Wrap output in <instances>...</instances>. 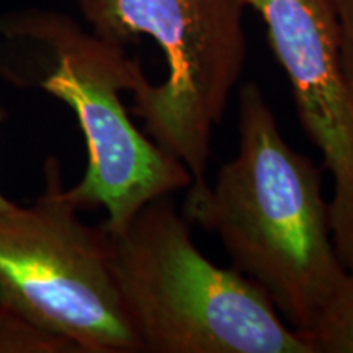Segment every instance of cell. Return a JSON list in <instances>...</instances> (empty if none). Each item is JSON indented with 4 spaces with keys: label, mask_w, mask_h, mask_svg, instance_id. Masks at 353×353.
Listing matches in <instances>:
<instances>
[{
    "label": "cell",
    "mask_w": 353,
    "mask_h": 353,
    "mask_svg": "<svg viewBox=\"0 0 353 353\" xmlns=\"http://www.w3.org/2000/svg\"><path fill=\"white\" fill-rule=\"evenodd\" d=\"M237 110V154L213 185H190L183 216L216 234L234 268L304 335L348 270L332 237L321 167L286 143L257 83H242Z\"/></svg>",
    "instance_id": "1"
},
{
    "label": "cell",
    "mask_w": 353,
    "mask_h": 353,
    "mask_svg": "<svg viewBox=\"0 0 353 353\" xmlns=\"http://www.w3.org/2000/svg\"><path fill=\"white\" fill-rule=\"evenodd\" d=\"M143 72L125 46L64 13L23 8L0 17V77L46 92L76 114L87 169L65 195L79 210L107 211V232L125 228L149 201L193 183L187 167L141 132L123 103L121 94Z\"/></svg>",
    "instance_id": "2"
},
{
    "label": "cell",
    "mask_w": 353,
    "mask_h": 353,
    "mask_svg": "<svg viewBox=\"0 0 353 353\" xmlns=\"http://www.w3.org/2000/svg\"><path fill=\"white\" fill-rule=\"evenodd\" d=\"M108 237L114 281L143 352L312 353L260 286L196 249L169 195Z\"/></svg>",
    "instance_id": "3"
},
{
    "label": "cell",
    "mask_w": 353,
    "mask_h": 353,
    "mask_svg": "<svg viewBox=\"0 0 353 353\" xmlns=\"http://www.w3.org/2000/svg\"><path fill=\"white\" fill-rule=\"evenodd\" d=\"M92 32L126 46L149 37L167 77L143 72L132 87V114L148 136L179 159L193 183H206L211 138L242 77L247 43L244 0H76Z\"/></svg>",
    "instance_id": "4"
},
{
    "label": "cell",
    "mask_w": 353,
    "mask_h": 353,
    "mask_svg": "<svg viewBox=\"0 0 353 353\" xmlns=\"http://www.w3.org/2000/svg\"><path fill=\"white\" fill-rule=\"evenodd\" d=\"M77 211L50 156L33 205L0 213V306L77 353L143 352L114 281L108 232Z\"/></svg>",
    "instance_id": "5"
},
{
    "label": "cell",
    "mask_w": 353,
    "mask_h": 353,
    "mask_svg": "<svg viewBox=\"0 0 353 353\" xmlns=\"http://www.w3.org/2000/svg\"><path fill=\"white\" fill-rule=\"evenodd\" d=\"M260 15L267 38L290 82L307 139L334 180L329 203L332 237L342 262L353 268V88L342 57L334 0H244Z\"/></svg>",
    "instance_id": "6"
},
{
    "label": "cell",
    "mask_w": 353,
    "mask_h": 353,
    "mask_svg": "<svg viewBox=\"0 0 353 353\" xmlns=\"http://www.w3.org/2000/svg\"><path fill=\"white\" fill-rule=\"evenodd\" d=\"M312 353H353V268L303 335Z\"/></svg>",
    "instance_id": "7"
},
{
    "label": "cell",
    "mask_w": 353,
    "mask_h": 353,
    "mask_svg": "<svg viewBox=\"0 0 353 353\" xmlns=\"http://www.w3.org/2000/svg\"><path fill=\"white\" fill-rule=\"evenodd\" d=\"M0 353H77L64 339L34 327L23 317L0 306Z\"/></svg>",
    "instance_id": "8"
},
{
    "label": "cell",
    "mask_w": 353,
    "mask_h": 353,
    "mask_svg": "<svg viewBox=\"0 0 353 353\" xmlns=\"http://www.w3.org/2000/svg\"><path fill=\"white\" fill-rule=\"evenodd\" d=\"M341 25L342 57L348 82L353 88V0H334Z\"/></svg>",
    "instance_id": "9"
},
{
    "label": "cell",
    "mask_w": 353,
    "mask_h": 353,
    "mask_svg": "<svg viewBox=\"0 0 353 353\" xmlns=\"http://www.w3.org/2000/svg\"><path fill=\"white\" fill-rule=\"evenodd\" d=\"M7 117H8L7 108L0 107V126H2V123L7 120ZM13 206H15V203H12L10 200H7V198L3 196L2 193H0V213H2V211H8V210H12Z\"/></svg>",
    "instance_id": "10"
}]
</instances>
